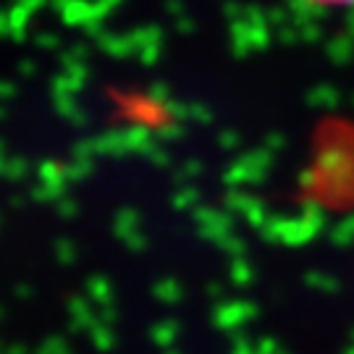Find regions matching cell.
Here are the masks:
<instances>
[{
  "label": "cell",
  "instance_id": "obj_1",
  "mask_svg": "<svg viewBox=\"0 0 354 354\" xmlns=\"http://www.w3.org/2000/svg\"><path fill=\"white\" fill-rule=\"evenodd\" d=\"M313 3H320V6H352L354 0H313Z\"/></svg>",
  "mask_w": 354,
  "mask_h": 354
}]
</instances>
